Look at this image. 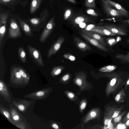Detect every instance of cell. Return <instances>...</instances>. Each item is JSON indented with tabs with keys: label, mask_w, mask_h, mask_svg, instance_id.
<instances>
[{
	"label": "cell",
	"mask_w": 129,
	"mask_h": 129,
	"mask_svg": "<svg viewBox=\"0 0 129 129\" xmlns=\"http://www.w3.org/2000/svg\"><path fill=\"white\" fill-rule=\"evenodd\" d=\"M104 75L109 79L106 88L107 96H109L110 94L117 91L125 84L121 76L116 73H106Z\"/></svg>",
	"instance_id": "1"
},
{
	"label": "cell",
	"mask_w": 129,
	"mask_h": 129,
	"mask_svg": "<svg viewBox=\"0 0 129 129\" xmlns=\"http://www.w3.org/2000/svg\"><path fill=\"white\" fill-rule=\"evenodd\" d=\"M9 85L15 88H23L27 85L18 71L16 64H13L11 67Z\"/></svg>",
	"instance_id": "2"
},
{
	"label": "cell",
	"mask_w": 129,
	"mask_h": 129,
	"mask_svg": "<svg viewBox=\"0 0 129 129\" xmlns=\"http://www.w3.org/2000/svg\"><path fill=\"white\" fill-rule=\"evenodd\" d=\"M124 107L123 105L118 107L115 105L108 106L106 107L104 119V128L109 127L112 120L121 113Z\"/></svg>",
	"instance_id": "3"
},
{
	"label": "cell",
	"mask_w": 129,
	"mask_h": 129,
	"mask_svg": "<svg viewBox=\"0 0 129 129\" xmlns=\"http://www.w3.org/2000/svg\"><path fill=\"white\" fill-rule=\"evenodd\" d=\"M52 91V88L48 87L27 94L23 98L33 100H43L49 97Z\"/></svg>",
	"instance_id": "4"
},
{
	"label": "cell",
	"mask_w": 129,
	"mask_h": 129,
	"mask_svg": "<svg viewBox=\"0 0 129 129\" xmlns=\"http://www.w3.org/2000/svg\"><path fill=\"white\" fill-rule=\"evenodd\" d=\"M27 48L29 56L33 62L40 67H44L45 64L39 50L29 44H27Z\"/></svg>",
	"instance_id": "5"
},
{
	"label": "cell",
	"mask_w": 129,
	"mask_h": 129,
	"mask_svg": "<svg viewBox=\"0 0 129 129\" xmlns=\"http://www.w3.org/2000/svg\"><path fill=\"white\" fill-rule=\"evenodd\" d=\"M10 107L9 110L13 124L20 128H26L25 124L23 121L19 113L13 105L10 104Z\"/></svg>",
	"instance_id": "6"
},
{
	"label": "cell",
	"mask_w": 129,
	"mask_h": 129,
	"mask_svg": "<svg viewBox=\"0 0 129 129\" xmlns=\"http://www.w3.org/2000/svg\"><path fill=\"white\" fill-rule=\"evenodd\" d=\"M55 25L54 19L52 18L47 23L40 35L39 41L41 43L45 42L53 31Z\"/></svg>",
	"instance_id": "7"
},
{
	"label": "cell",
	"mask_w": 129,
	"mask_h": 129,
	"mask_svg": "<svg viewBox=\"0 0 129 129\" xmlns=\"http://www.w3.org/2000/svg\"><path fill=\"white\" fill-rule=\"evenodd\" d=\"M8 33L9 38L16 39L21 37L22 36L19 25L13 18L10 19Z\"/></svg>",
	"instance_id": "8"
},
{
	"label": "cell",
	"mask_w": 129,
	"mask_h": 129,
	"mask_svg": "<svg viewBox=\"0 0 129 129\" xmlns=\"http://www.w3.org/2000/svg\"><path fill=\"white\" fill-rule=\"evenodd\" d=\"M101 1L103 10L107 15L116 17L125 16L123 13L110 5L105 0H101Z\"/></svg>",
	"instance_id": "9"
},
{
	"label": "cell",
	"mask_w": 129,
	"mask_h": 129,
	"mask_svg": "<svg viewBox=\"0 0 129 129\" xmlns=\"http://www.w3.org/2000/svg\"><path fill=\"white\" fill-rule=\"evenodd\" d=\"M65 41V39L60 36L53 44L48 51L47 58H50L53 55L56 54L59 50L62 45Z\"/></svg>",
	"instance_id": "10"
},
{
	"label": "cell",
	"mask_w": 129,
	"mask_h": 129,
	"mask_svg": "<svg viewBox=\"0 0 129 129\" xmlns=\"http://www.w3.org/2000/svg\"><path fill=\"white\" fill-rule=\"evenodd\" d=\"M32 103V101L24 99H20L18 101L13 100L12 104L23 113H24Z\"/></svg>",
	"instance_id": "11"
},
{
	"label": "cell",
	"mask_w": 129,
	"mask_h": 129,
	"mask_svg": "<svg viewBox=\"0 0 129 129\" xmlns=\"http://www.w3.org/2000/svg\"><path fill=\"white\" fill-rule=\"evenodd\" d=\"M80 34L83 38L91 44L103 51L107 52L108 49L97 40L85 35L82 32Z\"/></svg>",
	"instance_id": "12"
},
{
	"label": "cell",
	"mask_w": 129,
	"mask_h": 129,
	"mask_svg": "<svg viewBox=\"0 0 129 129\" xmlns=\"http://www.w3.org/2000/svg\"><path fill=\"white\" fill-rule=\"evenodd\" d=\"M0 95L8 102H11V97L8 87L4 81L1 79L0 80Z\"/></svg>",
	"instance_id": "13"
},
{
	"label": "cell",
	"mask_w": 129,
	"mask_h": 129,
	"mask_svg": "<svg viewBox=\"0 0 129 129\" xmlns=\"http://www.w3.org/2000/svg\"><path fill=\"white\" fill-rule=\"evenodd\" d=\"M100 115L101 111L99 108L92 109L90 111L84 118L83 122L86 123L91 120L98 119L100 117Z\"/></svg>",
	"instance_id": "14"
},
{
	"label": "cell",
	"mask_w": 129,
	"mask_h": 129,
	"mask_svg": "<svg viewBox=\"0 0 129 129\" xmlns=\"http://www.w3.org/2000/svg\"><path fill=\"white\" fill-rule=\"evenodd\" d=\"M74 40V43L76 47L82 52L92 50V48L89 45L78 37H75Z\"/></svg>",
	"instance_id": "15"
},
{
	"label": "cell",
	"mask_w": 129,
	"mask_h": 129,
	"mask_svg": "<svg viewBox=\"0 0 129 129\" xmlns=\"http://www.w3.org/2000/svg\"><path fill=\"white\" fill-rule=\"evenodd\" d=\"M103 26L116 35L125 36L126 35V33L124 30L121 28L114 25L106 24Z\"/></svg>",
	"instance_id": "16"
},
{
	"label": "cell",
	"mask_w": 129,
	"mask_h": 129,
	"mask_svg": "<svg viewBox=\"0 0 129 129\" xmlns=\"http://www.w3.org/2000/svg\"><path fill=\"white\" fill-rule=\"evenodd\" d=\"M19 22L25 36L30 37L34 36L31 27L25 22L21 20H19Z\"/></svg>",
	"instance_id": "17"
},
{
	"label": "cell",
	"mask_w": 129,
	"mask_h": 129,
	"mask_svg": "<svg viewBox=\"0 0 129 129\" xmlns=\"http://www.w3.org/2000/svg\"><path fill=\"white\" fill-rule=\"evenodd\" d=\"M99 34L105 36H115L116 35L105 28L103 26H97L94 27L91 31Z\"/></svg>",
	"instance_id": "18"
},
{
	"label": "cell",
	"mask_w": 129,
	"mask_h": 129,
	"mask_svg": "<svg viewBox=\"0 0 129 129\" xmlns=\"http://www.w3.org/2000/svg\"><path fill=\"white\" fill-rule=\"evenodd\" d=\"M81 31L85 35L97 40L105 47L106 46V43L103 38L99 34L85 29H82Z\"/></svg>",
	"instance_id": "19"
},
{
	"label": "cell",
	"mask_w": 129,
	"mask_h": 129,
	"mask_svg": "<svg viewBox=\"0 0 129 129\" xmlns=\"http://www.w3.org/2000/svg\"><path fill=\"white\" fill-rule=\"evenodd\" d=\"M86 76L83 71H81L77 73L74 79L75 83L80 87L82 86L84 82H86Z\"/></svg>",
	"instance_id": "20"
},
{
	"label": "cell",
	"mask_w": 129,
	"mask_h": 129,
	"mask_svg": "<svg viewBox=\"0 0 129 129\" xmlns=\"http://www.w3.org/2000/svg\"><path fill=\"white\" fill-rule=\"evenodd\" d=\"M105 0L110 5L123 13L125 16H127L129 15L128 12L119 4L111 0Z\"/></svg>",
	"instance_id": "21"
},
{
	"label": "cell",
	"mask_w": 129,
	"mask_h": 129,
	"mask_svg": "<svg viewBox=\"0 0 129 129\" xmlns=\"http://www.w3.org/2000/svg\"><path fill=\"white\" fill-rule=\"evenodd\" d=\"M0 112L8 120L13 124L9 109L8 110L5 107L0 104Z\"/></svg>",
	"instance_id": "22"
},
{
	"label": "cell",
	"mask_w": 129,
	"mask_h": 129,
	"mask_svg": "<svg viewBox=\"0 0 129 129\" xmlns=\"http://www.w3.org/2000/svg\"><path fill=\"white\" fill-rule=\"evenodd\" d=\"M18 69L21 76L28 85L30 80V76L26 70L20 66L16 64Z\"/></svg>",
	"instance_id": "23"
},
{
	"label": "cell",
	"mask_w": 129,
	"mask_h": 129,
	"mask_svg": "<svg viewBox=\"0 0 129 129\" xmlns=\"http://www.w3.org/2000/svg\"><path fill=\"white\" fill-rule=\"evenodd\" d=\"M125 91L124 89H122L117 94L115 98V101L118 103L124 102L126 97Z\"/></svg>",
	"instance_id": "24"
},
{
	"label": "cell",
	"mask_w": 129,
	"mask_h": 129,
	"mask_svg": "<svg viewBox=\"0 0 129 129\" xmlns=\"http://www.w3.org/2000/svg\"><path fill=\"white\" fill-rule=\"evenodd\" d=\"M42 0H31L30 5V12L31 13L35 12L41 4Z\"/></svg>",
	"instance_id": "25"
},
{
	"label": "cell",
	"mask_w": 129,
	"mask_h": 129,
	"mask_svg": "<svg viewBox=\"0 0 129 129\" xmlns=\"http://www.w3.org/2000/svg\"><path fill=\"white\" fill-rule=\"evenodd\" d=\"M18 52L19 58L22 63H25L26 61V54L23 47L22 46L19 47Z\"/></svg>",
	"instance_id": "26"
},
{
	"label": "cell",
	"mask_w": 129,
	"mask_h": 129,
	"mask_svg": "<svg viewBox=\"0 0 129 129\" xmlns=\"http://www.w3.org/2000/svg\"><path fill=\"white\" fill-rule=\"evenodd\" d=\"M65 66H58L54 67L51 72V75L53 77H54L59 75L65 68Z\"/></svg>",
	"instance_id": "27"
},
{
	"label": "cell",
	"mask_w": 129,
	"mask_h": 129,
	"mask_svg": "<svg viewBox=\"0 0 129 129\" xmlns=\"http://www.w3.org/2000/svg\"><path fill=\"white\" fill-rule=\"evenodd\" d=\"M88 22H92L88 18L83 16H79L76 18L73 21V23L75 24H79L82 23H85Z\"/></svg>",
	"instance_id": "28"
},
{
	"label": "cell",
	"mask_w": 129,
	"mask_h": 129,
	"mask_svg": "<svg viewBox=\"0 0 129 129\" xmlns=\"http://www.w3.org/2000/svg\"><path fill=\"white\" fill-rule=\"evenodd\" d=\"M117 68V67L115 65H109L102 67L99 70L102 72H109L113 71Z\"/></svg>",
	"instance_id": "29"
},
{
	"label": "cell",
	"mask_w": 129,
	"mask_h": 129,
	"mask_svg": "<svg viewBox=\"0 0 129 129\" xmlns=\"http://www.w3.org/2000/svg\"><path fill=\"white\" fill-rule=\"evenodd\" d=\"M0 27V47H1L3 38L6 32V24L2 25Z\"/></svg>",
	"instance_id": "30"
},
{
	"label": "cell",
	"mask_w": 129,
	"mask_h": 129,
	"mask_svg": "<svg viewBox=\"0 0 129 129\" xmlns=\"http://www.w3.org/2000/svg\"><path fill=\"white\" fill-rule=\"evenodd\" d=\"M8 17L7 13H1L0 14V26L6 24L7 20Z\"/></svg>",
	"instance_id": "31"
},
{
	"label": "cell",
	"mask_w": 129,
	"mask_h": 129,
	"mask_svg": "<svg viewBox=\"0 0 129 129\" xmlns=\"http://www.w3.org/2000/svg\"><path fill=\"white\" fill-rule=\"evenodd\" d=\"M126 111H124L113 119V123L114 125H115L120 121L122 117L126 113Z\"/></svg>",
	"instance_id": "32"
},
{
	"label": "cell",
	"mask_w": 129,
	"mask_h": 129,
	"mask_svg": "<svg viewBox=\"0 0 129 129\" xmlns=\"http://www.w3.org/2000/svg\"><path fill=\"white\" fill-rule=\"evenodd\" d=\"M95 1V0H86L85 2V6L89 8H95L96 5Z\"/></svg>",
	"instance_id": "33"
},
{
	"label": "cell",
	"mask_w": 129,
	"mask_h": 129,
	"mask_svg": "<svg viewBox=\"0 0 129 129\" xmlns=\"http://www.w3.org/2000/svg\"><path fill=\"white\" fill-rule=\"evenodd\" d=\"M63 56L65 58L69 60L72 62L75 61L76 58L73 55L69 53H66L64 54Z\"/></svg>",
	"instance_id": "34"
},
{
	"label": "cell",
	"mask_w": 129,
	"mask_h": 129,
	"mask_svg": "<svg viewBox=\"0 0 129 129\" xmlns=\"http://www.w3.org/2000/svg\"><path fill=\"white\" fill-rule=\"evenodd\" d=\"M72 13V11L71 9H68L65 11L63 15L64 19L66 20L70 16Z\"/></svg>",
	"instance_id": "35"
},
{
	"label": "cell",
	"mask_w": 129,
	"mask_h": 129,
	"mask_svg": "<svg viewBox=\"0 0 129 129\" xmlns=\"http://www.w3.org/2000/svg\"><path fill=\"white\" fill-rule=\"evenodd\" d=\"M86 104L87 103L86 100H83L81 101L79 107L81 111L82 112L84 109L86 107Z\"/></svg>",
	"instance_id": "36"
},
{
	"label": "cell",
	"mask_w": 129,
	"mask_h": 129,
	"mask_svg": "<svg viewBox=\"0 0 129 129\" xmlns=\"http://www.w3.org/2000/svg\"><path fill=\"white\" fill-rule=\"evenodd\" d=\"M86 12L89 14L93 16H97L98 15V14L92 9H88L86 10Z\"/></svg>",
	"instance_id": "37"
},
{
	"label": "cell",
	"mask_w": 129,
	"mask_h": 129,
	"mask_svg": "<svg viewBox=\"0 0 129 129\" xmlns=\"http://www.w3.org/2000/svg\"><path fill=\"white\" fill-rule=\"evenodd\" d=\"M70 77V74L68 73L64 75L61 78V80L64 81H65L68 80Z\"/></svg>",
	"instance_id": "38"
},
{
	"label": "cell",
	"mask_w": 129,
	"mask_h": 129,
	"mask_svg": "<svg viewBox=\"0 0 129 129\" xmlns=\"http://www.w3.org/2000/svg\"><path fill=\"white\" fill-rule=\"evenodd\" d=\"M107 43L110 45H112L115 43V40L114 39L108 38L107 39Z\"/></svg>",
	"instance_id": "39"
},
{
	"label": "cell",
	"mask_w": 129,
	"mask_h": 129,
	"mask_svg": "<svg viewBox=\"0 0 129 129\" xmlns=\"http://www.w3.org/2000/svg\"><path fill=\"white\" fill-rule=\"evenodd\" d=\"M67 94L68 97L70 99H73L75 97L74 94L72 92H67Z\"/></svg>",
	"instance_id": "40"
},
{
	"label": "cell",
	"mask_w": 129,
	"mask_h": 129,
	"mask_svg": "<svg viewBox=\"0 0 129 129\" xmlns=\"http://www.w3.org/2000/svg\"><path fill=\"white\" fill-rule=\"evenodd\" d=\"M129 119V111L125 117L123 118L122 122H125Z\"/></svg>",
	"instance_id": "41"
},
{
	"label": "cell",
	"mask_w": 129,
	"mask_h": 129,
	"mask_svg": "<svg viewBox=\"0 0 129 129\" xmlns=\"http://www.w3.org/2000/svg\"><path fill=\"white\" fill-rule=\"evenodd\" d=\"M14 0H0L1 4H6L9 3Z\"/></svg>",
	"instance_id": "42"
},
{
	"label": "cell",
	"mask_w": 129,
	"mask_h": 129,
	"mask_svg": "<svg viewBox=\"0 0 129 129\" xmlns=\"http://www.w3.org/2000/svg\"><path fill=\"white\" fill-rule=\"evenodd\" d=\"M129 86V78L125 83L124 87V90L125 91L127 87Z\"/></svg>",
	"instance_id": "43"
},
{
	"label": "cell",
	"mask_w": 129,
	"mask_h": 129,
	"mask_svg": "<svg viewBox=\"0 0 129 129\" xmlns=\"http://www.w3.org/2000/svg\"><path fill=\"white\" fill-rule=\"evenodd\" d=\"M52 128L56 129L59 128V127L58 125L55 123H53L51 125Z\"/></svg>",
	"instance_id": "44"
},
{
	"label": "cell",
	"mask_w": 129,
	"mask_h": 129,
	"mask_svg": "<svg viewBox=\"0 0 129 129\" xmlns=\"http://www.w3.org/2000/svg\"><path fill=\"white\" fill-rule=\"evenodd\" d=\"M125 125L127 127H129V119L125 122Z\"/></svg>",
	"instance_id": "45"
},
{
	"label": "cell",
	"mask_w": 129,
	"mask_h": 129,
	"mask_svg": "<svg viewBox=\"0 0 129 129\" xmlns=\"http://www.w3.org/2000/svg\"><path fill=\"white\" fill-rule=\"evenodd\" d=\"M69 2L73 4H75L76 2L75 0H67Z\"/></svg>",
	"instance_id": "46"
},
{
	"label": "cell",
	"mask_w": 129,
	"mask_h": 129,
	"mask_svg": "<svg viewBox=\"0 0 129 129\" xmlns=\"http://www.w3.org/2000/svg\"><path fill=\"white\" fill-rule=\"evenodd\" d=\"M123 22L124 23H127L129 24V20H124Z\"/></svg>",
	"instance_id": "47"
},
{
	"label": "cell",
	"mask_w": 129,
	"mask_h": 129,
	"mask_svg": "<svg viewBox=\"0 0 129 129\" xmlns=\"http://www.w3.org/2000/svg\"><path fill=\"white\" fill-rule=\"evenodd\" d=\"M127 56H129V54H128L127 55H126Z\"/></svg>",
	"instance_id": "48"
},
{
	"label": "cell",
	"mask_w": 129,
	"mask_h": 129,
	"mask_svg": "<svg viewBox=\"0 0 129 129\" xmlns=\"http://www.w3.org/2000/svg\"><path fill=\"white\" fill-rule=\"evenodd\" d=\"M119 0L122 1L123 0Z\"/></svg>",
	"instance_id": "49"
},
{
	"label": "cell",
	"mask_w": 129,
	"mask_h": 129,
	"mask_svg": "<svg viewBox=\"0 0 129 129\" xmlns=\"http://www.w3.org/2000/svg\"><path fill=\"white\" fill-rule=\"evenodd\" d=\"M128 42H129V40H128Z\"/></svg>",
	"instance_id": "50"
},
{
	"label": "cell",
	"mask_w": 129,
	"mask_h": 129,
	"mask_svg": "<svg viewBox=\"0 0 129 129\" xmlns=\"http://www.w3.org/2000/svg\"><path fill=\"white\" fill-rule=\"evenodd\" d=\"M128 91L129 92V90H128Z\"/></svg>",
	"instance_id": "51"
}]
</instances>
